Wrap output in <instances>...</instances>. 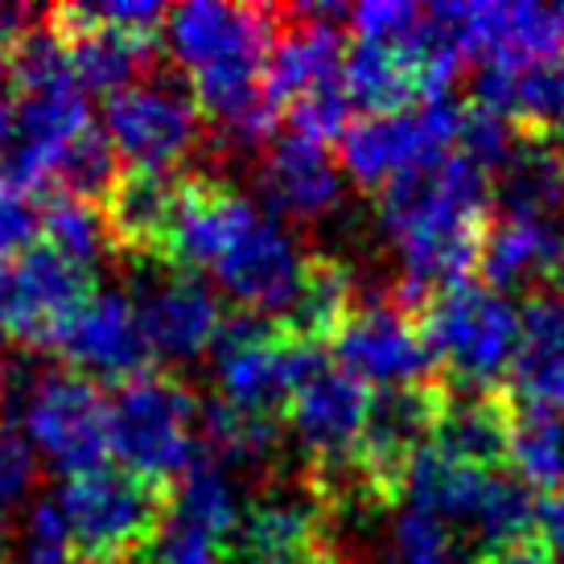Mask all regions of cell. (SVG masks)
<instances>
[{"label": "cell", "instance_id": "cell-22", "mask_svg": "<svg viewBox=\"0 0 564 564\" xmlns=\"http://www.w3.org/2000/svg\"><path fill=\"white\" fill-rule=\"evenodd\" d=\"M182 186L186 177H173V173H124L116 182V189L104 198V215L120 256H137V260L165 256Z\"/></svg>", "mask_w": 564, "mask_h": 564}, {"label": "cell", "instance_id": "cell-10", "mask_svg": "<svg viewBox=\"0 0 564 564\" xmlns=\"http://www.w3.org/2000/svg\"><path fill=\"white\" fill-rule=\"evenodd\" d=\"M334 367H343L362 388H416L429 383L437 371V359L424 343L421 322H412L408 310L392 297L355 301L338 334L329 338Z\"/></svg>", "mask_w": 564, "mask_h": 564}, {"label": "cell", "instance_id": "cell-1", "mask_svg": "<svg viewBox=\"0 0 564 564\" xmlns=\"http://www.w3.org/2000/svg\"><path fill=\"white\" fill-rule=\"evenodd\" d=\"M495 182L466 153L395 177L379 189V231L400 256V305L424 310L441 289L462 284L478 264Z\"/></svg>", "mask_w": 564, "mask_h": 564}, {"label": "cell", "instance_id": "cell-24", "mask_svg": "<svg viewBox=\"0 0 564 564\" xmlns=\"http://www.w3.org/2000/svg\"><path fill=\"white\" fill-rule=\"evenodd\" d=\"M507 429H511V400L507 395L441 388L433 445L449 457L478 466V470H495V462L507 457Z\"/></svg>", "mask_w": 564, "mask_h": 564}, {"label": "cell", "instance_id": "cell-15", "mask_svg": "<svg viewBox=\"0 0 564 564\" xmlns=\"http://www.w3.org/2000/svg\"><path fill=\"white\" fill-rule=\"evenodd\" d=\"M281 30L272 42L264 66V87L276 108H293L310 95L343 83L346 42L343 21L350 9L343 4H301V9H276Z\"/></svg>", "mask_w": 564, "mask_h": 564}, {"label": "cell", "instance_id": "cell-34", "mask_svg": "<svg viewBox=\"0 0 564 564\" xmlns=\"http://www.w3.org/2000/svg\"><path fill=\"white\" fill-rule=\"evenodd\" d=\"M42 236H46V248H54L66 260H75L87 272H95L111 256H120L104 206L83 203V198H66V194H58L42 210Z\"/></svg>", "mask_w": 564, "mask_h": 564}, {"label": "cell", "instance_id": "cell-51", "mask_svg": "<svg viewBox=\"0 0 564 564\" xmlns=\"http://www.w3.org/2000/svg\"><path fill=\"white\" fill-rule=\"evenodd\" d=\"M104 564H144L141 556H128V561H104Z\"/></svg>", "mask_w": 564, "mask_h": 564}, {"label": "cell", "instance_id": "cell-17", "mask_svg": "<svg viewBox=\"0 0 564 564\" xmlns=\"http://www.w3.org/2000/svg\"><path fill=\"white\" fill-rule=\"evenodd\" d=\"M437 412L441 388H429V383L371 392V408H367V424H362L359 441V474L379 499H392L412 454L433 441Z\"/></svg>", "mask_w": 564, "mask_h": 564}, {"label": "cell", "instance_id": "cell-44", "mask_svg": "<svg viewBox=\"0 0 564 564\" xmlns=\"http://www.w3.org/2000/svg\"><path fill=\"white\" fill-rule=\"evenodd\" d=\"M42 236V206L33 203V194L13 186H0V264L17 260Z\"/></svg>", "mask_w": 564, "mask_h": 564}, {"label": "cell", "instance_id": "cell-48", "mask_svg": "<svg viewBox=\"0 0 564 564\" xmlns=\"http://www.w3.org/2000/svg\"><path fill=\"white\" fill-rule=\"evenodd\" d=\"M239 564H329L326 549L314 552H284V556H260V561H239Z\"/></svg>", "mask_w": 564, "mask_h": 564}, {"label": "cell", "instance_id": "cell-37", "mask_svg": "<svg viewBox=\"0 0 564 564\" xmlns=\"http://www.w3.org/2000/svg\"><path fill=\"white\" fill-rule=\"evenodd\" d=\"M13 87L21 95H46V91H70L75 66H70V42L50 25H30L13 42Z\"/></svg>", "mask_w": 564, "mask_h": 564}, {"label": "cell", "instance_id": "cell-31", "mask_svg": "<svg viewBox=\"0 0 564 564\" xmlns=\"http://www.w3.org/2000/svg\"><path fill=\"white\" fill-rule=\"evenodd\" d=\"M70 66L79 91L116 95L153 75V37L124 30H83L70 33Z\"/></svg>", "mask_w": 564, "mask_h": 564}, {"label": "cell", "instance_id": "cell-46", "mask_svg": "<svg viewBox=\"0 0 564 564\" xmlns=\"http://www.w3.org/2000/svg\"><path fill=\"white\" fill-rule=\"evenodd\" d=\"M535 535L552 552V561L564 564V490L535 502Z\"/></svg>", "mask_w": 564, "mask_h": 564}, {"label": "cell", "instance_id": "cell-42", "mask_svg": "<svg viewBox=\"0 0 564 564\" xmlns=\"http://www.w3.org/2000/svg\"><path fill=\"white\" fill-rule=\"evenodd\" d=\"M227 556H231L227 540L203 532V528H189L173 516H165V523L149 544V561L153 564H231Z\"/></svg>", "mask_w": 564, "mask_h": 564}, {"label": "cell", "instance_id": "cell-13", "mask_svg": "<svg viewBox=\"0 0 564 564\" xmlns=\"http://www.w3.org/2000/svg\"><path fill=\"white\" fill-rule=\"evenodd\" d=\"M215 284L236 301L243 314H260L281 322L293 301L301 297V284L310 272V256L276 215L260 210L256 223L231 243V251L210 268Z\"/></svg>", "mask_w": 564, "mask_h": 564}, {"label": "cell", "instance_id": "cell-50", "mask_svg": "<svg viewBox=\"0 0 564 564\" xmlns=\"http://www.w3.org/2000/svg\"><path fill=\"white\" fill-rule=\"evenodd\" d=\"M552 281H556V289L564 293V260H561V268H556V276H552Z\"/></svg>", "mask_w": 564, "mask_h": 564}, {"label": "cell", "instance_id": "cell-14", "mask_svg": "<svg viewBox=\"0 0 564 564\" xmlns=\"http://www.w3.org/2000/svg\"><path fill=\"white\" fill-rule=\"evenodd\" d=\"M50 350L63 355L70 371L95 383L99 379L128 383L137 376H149V362H153V346L144 338L141 314L120 289H95L70 314V322L54 334Z\"/></svg>", "mask_w": 564, "mask_h": 564}, {"label": "cell", "instance_id": "cell-49", "mask_svg": "<svg viewBox=\"0 0 564 564\" xmlns=\"http://www.w3.org/2000/svg\"><path fill=\"white\" fill-rule=\"evenodd\" d=\"M9 132H13V104L0 99V173H4V158H9Z\"/></svg>", "mask_w": 564, "mask_h": 564}, {"label": "cell", "instance_id": "cell-32", "mask_svg": "<svg viewBox=\"0 0 564 564\" xmlns=\"http://www.w3.org/2000/svg\"><path fill=\"white\" fill-rule=\"evenodd\" d=\"M243 511L248 507L239 499V478L206 454L194 457V466L173 482L170 502H165V516L182 519L189 528H203V532L219 535L227 544H231Z\"/></svg>", "mask_w": 564, "mask_h": 564}, {"label": "cell", "instance_id": "cell-3", "mask_svg": "<svg viewBox=\"0 0 564 564\" xmlns=\"http://www.w3.org/2000/svg\"><path fill=\"white\" fill-rule=\"evenodd\" d=\"M421 334L437 367L449 371V388L495 392V383L516 367L519 310L499 289L462 281L429 297L421 310Z\"/></svg>", "mask_w": 564, "mask_h": 564}, {"label": "cell", "instance_id": "cell-27", "mask_svg": "<svg viewBox=\"0 0 564 564\" xmlns=\"http://www.w3.org/2000/svg\"><path fill=\"white\" fill-rule=\"evenodd\" d=\"M343 87L350 104L362 108V116H383V111L416 108L424 99H437L429 75L416 58L400 50L376 46V42H350L343 63Z\"/></svg>", "mask_w": 564, "mask_h": 564}, {"label": "cell", "instance_id": "cell-20", "mask_svg": "<svg viewBox=\"0 0 564 564\" xmlns=\"http://www.w3.org/2000/svg\"><path fill=\"white\" fill-rule=\"evenodd\" d=\"M256 215L260 210L239 189L210 182V177H186L177 219L170 227L161 260L186 268V272H198V268L210 272L231 251V243L256 223Z\"/></svg>", "mask_w": 564, "mask_h": 564}, {"label": "cell", "instance_id": "cell-47", "mask_svg": "<svg viewBox=\"0 0 564 564\" xmlns=\"http://www.w3.org/2000/svg\"><path fill=\"white\" fill-rule=\"evenodd\" d=\"M486 564H556L552 561V552L540 544V540H516V544H507V549H495L486 552Z\"/></svg>", "mask_w": 564, "mask_h": 564}, {"label": "cell", "instance_id": "cell-4", "mask_svg": "<svg viewBox=\"0 0 564 564\" xmlns=\"http://www.w3.org/2000/svg\"><path fill=\"white\" fill-rule=\"evenodd\" d=\"M203 404L194 400L182 379L137 376L120 383L108 400V437L111 454L124 462L128 474L144 482H177L203 454L198 441Z\"/></svg>", "mask_w": 564, "mask_h": 564}, {"label": "cell", "instance_id": "cell-8", "mask_svg": "<svg viewBox=\"0 0 564 564\" xmlns=\"http://www.w3.org/2000/svg\"><path fill=\"white\" fill-rule=\"evenodd\" d=\"M462 120H466V108H457L449 95L424 99L404 111L350 120V128L343 132V173L359 186L383 189L395 177L454 153Z\"/></svg>", "mask_w": 564, "mask_h": 564}, {"label": "cell", "instance_id": "cell-29", "mask_svg": "<svg viewBox=\"0 0 564 564\" xmlns=\"http://www.w3.org/2000/svg\"><path fill=\"white\" fill-rule=\"evenodd\" d=\"M198 441H203V454L215 457L223 470H231L236 478L243 474L264 478L281 454V424L276 416H251L223 400H206Z\"/></svg>", "mask_w": 564, "mask_h": 564}, {"label": "cell", "instance_id": "cell-38", "mask_svg": "<svg viewBox=\"0 0 564 564\" xmlns=\"http://www.w3.org/2000/svg\"><path fill=\"white\" fill-rule=\"evenodd\" d=\"M120 170H124V165L116 158L108 132L91 124L79 141L63 153L58 170L50 177V186L58 189V194H66V198H83V203L104 206V198H108L111 189H116V182L124 177Z\"/></svg>", "mask_w": 564, "mask_h": 564}, {"label": "cell", "instance_id": "cell-40", "mask_svg": "<svg viewBox=\"0 0 564 564\" xmlns=\"http://www.w3.org/2000/svg\"><path fill=\"white\" fill-rule=\"evenodd\" d=\"M528 132H519L516 120H507L499 111H486V108H470L466 120H462V137H457V153H466L474 165H482L495 182V173L516 158V149L523 144Z\"/></svg>", "mask_w": 564, "mask_h": 564}, {"label": "cell", "instance_id": "cell-9", "mask_svg": "<svg viewBox=\"0 0 564 564\" xmlns=\"http://www.w3.org/2000/svg\"><path fill=\"white\" fill-rule=\"evenodd\" d=\"M132 305L141 314L153 359L194 362L215 350L223 322V301L203 272H186L165 260H144L132 272Z\"/></svg>", "mask_w": 564, "mask_h": 564}, {"label": "cell", "instance_id": "cell-45", "mask_svg": "<svg viewBox=\"0 0 564 564\" xmlns=\"http://www.w3.org/2000/svg\"><path fill=\"white\" fill-rule=\"evenodd\" d=\"M33 21H37V13L25 4H0V99H4V87L13 83V42Z\"/></svg>", "mask_w": 564, "mask_h": 564}, {"label": "cell", "instance_id": "cell-25", "mask_svg": "<svg viewBox=\"0 0 564 564\" xmlns=\"http://www.w3.org/2000/svg\"><path fill=\"white\" fill-rule=\"evenodd\" d=\"M486 474L478 466H466L449 457L445 449H437L433 441L412 454V462L400 474V486H395V499H404V507H416V511H429L437 516L441 523L449 528H466L470 532L474 511H478V499L486 490Z\"/></svg>", "mask_w": 564, "mask_h": 564}, {"label": "cell", "instance_id": "cell-11", "mask_svg": "<svg viewBox=\"0 0 564 564\" xmlns=\"http://www.w3.org/2000/svg\"><path fill=\"white\" fill-rule=\"evenodd\" d=\"M371 408V388H362L359 379H350L343 367L322 362L314 376L289 395L284 416L289 429L297 433L301 449L314 462V482L329 486L334 474H359V441Z\"/></svg>", "mask_w": 564, "mask_h": 564}, {"label": "cell", "instance_id": "cell-21", "mask_svg": "<svg viewBox=\"0 0 564 564\" xmlns=\"http://www.w3.org/2000/svg\"><path fill=\"white\" fill-rule=\"evenodd\" d=\"M474 108L499 111L528 137L561 141L564 137V58L523 66V70H495L482 66L474 75Z\"/></svg>", "mask_w": 564, "mask_h": 564}, {"label": "cell", "instance_id": "cell-19", "mask_svg": "<svg viewBox=\"0 0 564 564\" xmlns=\"http://www.w3.org/2000/svg\"><path fill=\"white\" fill-rule=\"evenodd\" d=\"M256 186L264 198L268 215H289V219H326L338 210L346 189L343 161L329 153V144L310 141L301 132L272 137Z\"/></svg>", "mask_w": 564, "mask_h": 564}, {"label": "cell", "instance_id": "cell-18", "mask_svg": "<svg viewBox=\"0 0 564 564\" xmlns=\"http://www.w3.org/2000/svg\"><path fill=\"white\" fill-rule=\"evenodd\" d=\"M87 128H91V116H87L79 87L21 95L13 104V132H9V158H4L0 186L25 189V194L46 189L63 153Z\"/></svg>", "mask_w": 564, "mask_h": 564}, {"label": "cell", "instance_id": "cell-6", "mask_svg": "<svg viewBox=\"0 0 564 564\" xmlns=\"http://www.w3.org/2000/svg\"><path fill=\"white\" fill-rule=\"evenodd\" d=\"M58 507L83 564L128 561L137 552H149L165 523V495L124 466H99L91 474L66 478Z\"/></svg>", "mask_w": 564, "mask_h": 564}, {"label": "cell", "instance_id": "cell-30", "mask_svg": "<svg viewBox=\"0 0 564 564\" xmlns=\"http://www.w3.org/2000/svg\"><path fill=\"white\" fill-rule=\"evenodd\" d=\"M511 400V429H507V462L511 474L528 490L561 495L564 490V412L552 404Z\"/></svg>", "mask_w": 564, "mask_h": 564}, {"label": "cell", "instance_id": "cell-41", "mask_svg": "<svg viewBox=\"0 0 564 564\" xmlns=\"http://www.w3.org/2000/svg\"><path fill=\"white\" fill-rule=\"evenodd\" d=\"M17 564H75V544L58 499H42L25 511Z\"/></svg>", "mask_w": 564, "mask_h": 564}, {"label": "cell", "instance_id": "cell-12", "mask_svg": "<svg viewBox=\"0 0 564 564\" xmlns=\"http://www.w3.org/2000/svg\"><path fill=\"white\" fill-rule=\"evenodd\" d=\"M91 272L54 248H30L0 264V338L50 346L70 314L91 297Z\"/></svg>", "mask_w": 564, "mask_h": 564}, {"label": "cell", "instance_id": "cell-35", "mask_svg": "<svg viewBox=\"0 0 564 564\" xmlns=\"http://www.w3.org/2000/svg\"><path fill=\"white\" fill-rule=\"evenodd\" d=\"M535 502H540L535 490H528L511 470H490L478 511H474L470 535L486 552L528 540V532H535Z\"/></svg>", "mask_w": 564, "mask_h": 564}, {"label": "cell", "instance_id": "cell-16", "mask_svg": "<svg viewBox=\"0 0 564 564\" xmlns=\"http://www.w3.org/2000/svg\"><path fill=\"white\" fill-rule=\"evenodd\" d=\"M466 54L495 70L564 58V4L540 0H482L462 4Z\"/></svg>", "mask_w": 564, "mask_h": 564}, {"label": "cell", "instance_id": "cell-43", "mask_svg": "<svg viewBox=\"0 0 564 564\" xmlns=\"http://www.w3.org/2000/svg\"><path fill=\"white\" fill-rule=\"evenodd\" d=\"M37 486V454L13 429H0V528L25 507Z\"/></svg>", "mask_w": 564, "mask_h": 564}, {"label": "cell", "instance_id": "cell-28", "mask_svg": "<svg viewBox=\"0 0 564 564\" xmlns=\"http://www.w3.org/2000/svg\"><path fill=\"white\" fill-rule=\"evenodd\" d=\"M495 206L511 219L564 223V149L561 141L523 137L516 158L495 173Z\"/></svg>", "mask_w": 564, "mask_h": 564}, {"label": "cell", "instance_id": "cell-33", "mask_svg": "<svg viewBox=\"0 0 564 564\" xmlns=\"http://www.w3.org/2000/svg\"><path fill=\"white\" fill-rule=\"evenodd\" d=\"M355 310V276L338 260H310L301 297L276 326L297 343L326 346Z\"/></svg>", "mask_w": 564, "mask_h": 564}, {"label": "cell", "instance_id": "cell-36", "mask_svg": "<svg viewBox=\"0 0 564 564\" xmlns=\"http://www.w3.org/2000/svg\"><path fill=\"white\" fill-rule=\"evenodd\" d=\"M379 549L388 564H457L462 561V540L449 523H441L429 511L400 507L388 516L379 532Z\"/></svg>", "mask_w": 564, "mask_h": 564}, {"label": "cell", "instance_id": "cell-23", "mask_svg": "<svg viewBox=\"0 0 564 564\" xmlns=\"http://www.w3.org/2000/svg\"><path fill=\"white\" fill-rule=\"evenodd\" d=\"M564 260V223L552 219H511L499 215L482 231L478 272L490 289H528L556 276Z\"/></svg>", "mask_w": 564, "mask_h": 564}, {"label": "cell", "instance_id": "cell-26", "mask_svg": "<svg viewBox=\"0 0 564 564\" xmlns=\"http://www.w3.org/2000/svg\"><path fill=\"white\" fill-rule=\"evenodd\" d=\"M564 379V293L540 289L519 310V355L511 367V395L552 404Z\"/></svg>", "mask_w": 564, "mask_h": 564}, {"label": "cell", "instance_id": "cell-39", "mask_svg": "<svg viewBox=\"0 0 564 564\" xmlns=\"http://www.w3.org/2000/svg\"><path fill=\"white\" fill-rule=\"evenodd\" d=\"M424 13H429V9L408 4V0H367V4H355V9H350L346 25L355 30V42H376V46L400 50V54L421 63Z\"/></svg>", "mask_w": 564, "mask_h": 564}, {"label": "cell", "instance_id": "cell-5", "mask_svg": "<svg viewBox=\"0 0 564 564\" xmlns=\"http://www.w3.org/2000/svg\"><path fill=\"white\" fill-rule=\"evenodd\" d=\"M215 388L223 404L251 412V416H276L289 395L326 362V346L289 338L272 317L231 314L215 338Z\"/></svg>", "mask_w": 564, "mask_h": 564}, {"label": "cell", "instance_id": "cell-2", "mask_svg": "<svg viewBox=\"0 0 564 564\" xmlns=\"http://www.w3.org/2000/svg\"><path fill=\"white\" fill-rule=\"evenodd\" d=\"M0 412L17 416L33 454L66 478L108 466V395L95 379L70 367H0Z\"/></svg>", "mask_w": 564, "mask_h": 564}, {"label": "cell", "instance_id": "cell-7", "mask_svg": "<svg viewBox=\"0 0 564 564\" xmlns=\"http://www.w3.org/2000/svg\"><path fill=\"white\" fill-rule=\"evenodd\" d=\"M104 132L128 173H173L198 149L203 111L182 79L149 75L104 99Z\"/></svg>", "mask_w": 564, "mask_h": 564}]
</instances>
